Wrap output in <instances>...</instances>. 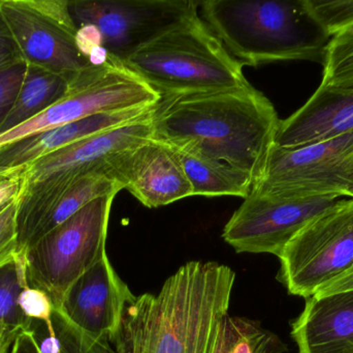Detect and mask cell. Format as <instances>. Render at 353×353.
I'll return each mask as SVG.
<instances>
[{
	"label": "cell",
	"instance_id": "6da1fadb",
	"mask_svg": "<svg viewBox=\"0 0 353 353\" xmlns=\"http://www.w3.org/2000/svg\"><path fill=\"white\" fill-rule=\"evenodd\" d=\"M236 273L214 261L185 263L157 294H134L115 335L117 353H213Z\"/></svg>",
	"mask_w": 353,
	"mask_h": 353
},
{
	"label": "cell",
	"instance_id": "7a4b0ae2",
	"mask_svg": "<svg viewBox=\"0 0 353 353\" xmlns=\"http://www.w3.org/2000/svg\"><path fill=\"white\" fill-rule=\"evenodd\" d=\"M153 139L188 149L261 180L280 120L252 85L199 95H168L151 114Z\"/></svg>",
	"mask_w": 353,
	"mask_h": 353
},
{
	"label": "cell",
	"instance_id": "3957f363",
	"mask_svg": "<svg viewBox=\"0 0 353 353\" xmlns=\"http://www.w3.org/2000/svg\"><path fill=\"white\" fill-rule=\"evenodd\" d=\"M203 22L242 66L325 59L330 39L306 0H208Z\"/></svg>",
	"mask_w": 353,
	"mask_h": 353
},
{
	"label": "cell",
	"instance_id": "277c9868",
	"mask_svg": "<svg viewBox=\"0 0 353 353\" xmlns=\"http://www.w3.org/2000/svg\"><path fill=\"white\" fill-rule=\"evenodd\" d=\"M125 64L161 97L219 93L250 85L242 64L199 12L137 50Z\"/></svg>",
	"mask_w": 353,
	"mask_h": 353
},
{
	"label": "cell",
	"instance_id": "5b68a950",
	"mask_svg": "<svg viewBox=\"0 0 353 353\" xmlns=\"http://www.w3.org/2000/svg\"><path fill=\"white\" fill-rule=\"evenodd\" d=\"M152 111L130 124L66 145L21 171L22 187L16 216L19 254L26 252L37 224L77 178L153 138Z\"/></svg>",
	"mask_w": 353,
	"mask_h": 353
},
{
	"label": "cell",
	"instance_id": "8992f818",
	"mask_svg": "<svg viewBox=\"0 0 353 353\" xmlns=\"http://www.w3.org/2000/svg\"><path fill=\"white\" fill-rule=\"evenodd\" d=\"M115 195L101 197L46 234L25 252L28 285L57 307L68 288L105 255Z\"/></svg>",
	"mask_w": 353,
	"mask_h": 353
},
{
	"label": "cell",
	"instance_id": "52a82bcc",
	"mask_svg": "<svg viewBox=\"0 0 353 353\" xmlns=\"http://www.w3.org/2000/svg\"><path fill=\"white\" fill-rule=\"evenodd\" d=\"M161 95L121 60L83 70L63 99L29 122L0 135V146L95 114L154 107Z\"/></svg>",
	"mask_w": 353,
	"mask_h": 353
},
{
	"label": "cell",
	"instance_id": "ba28073f",
	"mask_svg": "<svg viewBox=\"0 0 353 353\" xmlns=\"http://www.w3.org/2000/svg\"><path fill=\"white\" fill-rule=\"evenodd\" d=\"M278 280L292 296L308 298L353 265V199L313 218L278 256Z\"/></svg>",
	"mask_w": 353,
	"mask_h": 353
},
{
	"label": "cell",
	"instance_id": "9c48e42d",
	"mask_svg": "<svg viewBox=\"0 0 353 353\" xmlns=\"http://www.w3.org/2000/svg\"><path fill=\"white\" fill-rule=\"evenodd\" d=\"M199 4L190 0H74L70 10L77 26L97 27L103 47L125 62L137 50L199 12Z\"/></svg>",
	"mask_w": 353,
	"mask_h": 353
},
{
	"label": "cell",
	"instance_id": "30bf717a",
	"mask_svg": "<svg viewBox=\"0 0 353 353\" xmlns=\"http://www.w3.org/2000/svg\"><path fill=\"white\" fill-rule=\"evenodd\" d=\"M353 155V131L299 147L274 145L263 175L251 191L288 197L348 198L345 173Z\"/></svg>",
	"mask_w": 353,
	"mask_h": 353
},
{
	"label": "cell",
	"instance_id": "8fae6325",
	"mask_svg": "<svg viewBox=\"0 0 353 353\" xmlns=\"http://www.w3.org/2000/svg\"><path fill=\"white\" fill-rule=\"evenodd\" d=\"M343 198H303L250 191L224 226L222 238L236 253L278 257L307 223Z\"/></svg>",
	"mask_w": 353,
	"mask_h": 353
},
{
	"label": "cell",
	"instance_id": "7c38bea8",
	"mask_svg": "<svg viewBox=\"0 0 353 353\" xmlns=\"http://www.w3.org/2000/svg\"><path fill=\"white\" fill-rule=\"evenodd\" d=\"M0 10L26 64L72 83L92 66L77 47V31L45 16L29 0H1Z\"/></svg>",
	"mask_w": 353,
	"mask_h": 353
},
{
	"label": "cell",
	"instance_id": "4fadbf2b",
	"mask_svg": "<svg viewBox=\"0 0 353 353\" xmlns=\"http://www.w3.org/2000/svg\"><path fill=\"white\" fill-rule=\"evenodd\" d=\"M132 296L105 254L68 288L54 308L89 337L110 340L119 327L126 302Z\"/></svg>",
	"mask_w": 353,
	"mask_h": 353
},
{
	"label": "cell",
	"instance_id": "5bb4252c",
	"mask_svg": "<svg viewBox=\"0 0 353 353\" xmlns=\"http://www.w3.org/2000/svg\"><path fill=\"white\" fill-rule=\"evenodd\" d=\"M118 180L143 205L157 209L193 196L175 151L150 139L111 160Z\"/></svg>",
	"mask_w": 353,
	"mask_h": 353
},
{
	"label": "cell",
	"instance_id": "9a60e30c",
	"mask_svg": "<svg viewBox=\"0 0 353 353\" xmlns=\"http://www.w3.org/2000/svg\"><path fill=\"white\" fill-rule=\"evenodd\" d=\"M352 131L353 89L319 85L298 111L280 120L275 146H303L336 138Z\"/></svg>",
	"mask_w": 353,
	"mask_h": 353
},
{
	"label": "cell",
	"instance_id": "2e32d148",
	"mask_svg": "<svg viewBox=\"0 0 353 353\" xmlns=\"http://www.w3.org/2000/svg\"><path fill=\"white\" fill-rule=\"evenodd\" d=\"M292 337L299 353H353V289L306 298Z\"/></svg>",
	"mask_w": 353,
	"mask_h": 353
},
{
	"label": "cell",
	"instance_id": "e0dca14e",
	"mask_svg": "<svg viewBox=\"0 0 353 353\" xmlns=\"http://www.w3.org/2000/svg\"><path fill=\"white\" fill-rule=\"evenodd\" d=\"M154 107L95 114L2 145L0 146V180L20 173L33 162L66 145L139 120L152 111Z\"/></svg>",
	"mask_w": 353,
	"mask_h": 353
},
{
	"label": "cell",
	"instance_id": "ac0fdd59",
	"mask_svg": "<svg viewBox=\"0 0 353 353\" xmlns=\"http://www.w3.org/2000/svg\"><path fill=\"white\" fill-rule=\"evenodd\" d=\"M112 159L81 174L63 191L37 224L31 234L27 250L95 199L109 195L116 196L120 191L124 190L123 184L118 180L112 166Z\"/></svg>",
	"mask_w": 353,
	"mask_h": 353
},
{
	"label": "cell",
	"instance_id": "d6986e66",
	"mask_svg": "<svg viewBox=\"0 0 353 353\" xmlns=\"http://www.w3.org/2000/svg\"><path fill=\"white\" fill-rule=\"evenodd\" d=\"M172 147V146H170ZM186 174L193 196L246 198L253 186L249 174L188 149L172 147Z\"/></svg>",
	"mask_w": 353,
	"mask_h": 353
},
{
	"label": "cell",
	"instance_id": "ffe728a7",
	"mask_svg": "<svg viewBox=\"0 0 353 353\" xmlns=\"http://www.w3.org/2000/svg\"><path fill=\"white\" fill-rule=\"evenodd\" d=\"M70 82L59 75L27 64L18 97L0 128V135L37 117L63 99Z\"/></svg>",
	"mask_w": 353,
	"mask_h": 353
},
{
	"label": "cell",
	"instance_id": "44dd1931",
	"mask_svg": "<svg viewBox=\"0 0 353 353\" xmlns=\"http://www.w3.org/2000/svg\"><path fill=\"white\" fill-rule=\"evenodd\" d=\"M288 346L261 323L226 315L220 323L213 353H284Z\"/></svg>",
	"mask_w": 353,
	"mask_h": 353
},
{
	"label": "cell",
	"instance_id": "7402d4cb",
	"mask_svg": "<svg viewBox=\"0 0 353 353\" xmlns=\"http://www.w3.org/2000/svg\"><path fill=\"white\" fill-rule=\"evenodd\" d=\"M28 285L24 255L0 269V327L10 330L30 329L32 321L19 307L21 292Z\"/></svg>",
	"mask_w": 353,
	"mask_h": 353
},
{
	"label": "cell",
	"instance_id": "603a6c76",
	"mask_svg": "<svg viewBox=\"0 0 353 353\" xmlns=\"http://www.w3.org/2000/svg\"><path fill=\"white\" fill-rule=\"evenodd\" d=\"M321 86L353 89V25L330 39Z\"/></svg>",
	"mask_w": 353,
	"mask_h": 353
},
{
	"label": "cell",
	"instance_id": "cb8c5ba5",
	"mask_svg": "<svg viewBox=\"0 0 353 353\" xmlns=\"http://www.w3.org/2000/svg\"><path fill=\"white\" fill-rule=\"evenodd\" d=\"M54 333L59 343V353H117L108 338L95 340L79 331L54 308L52 314Z\"/></svg>",
	"mask_w": 353,
	"mask_h": 353
},
{
	"label": "cell",
	"instance_id": "d4e9b609",
	"mask_svg": "<svg viewBox=\"0 0 353 353\" xmlns=\"http://www.w3.org/2000/svg\"><path fill=\"white\" fill-rule=\"evenodd\" d=\"M306 4L330 37L353 25V0H306Z\"/></svg>",
	"mask_w": 353,
	"mask_h": 353
},
{
	"label": "cell",
	"instance_id": "484cf974",
	"mask_svg": "<svg viewBox=\"0 0 353 353\" xmlns=\"http://www.w3.org/2000/svg\"><path fill=\"white\" fill-rule=\"evenodd\" d=\"M16 216L17 199L0 209V269L18 254Z\"/></svg>",
	"mask_w": 353,
	"mask_h": 353
},
{
	"label": "cell",
	"instance_id": "4316f807",
	"mask_svg": "<svg viewBox=\"0 0 353 353\" xmlns=\"http://www.w3.org/2000/svg\"><path fill=\"white\" fill-rule=\"evenodd\" d=\"M26 68V62L21 61L0 70V128L18 97Z\"/></svg>",
	"mask_w": 353,
	"mask_h": 353
},
{
	"label": "cell",
	"instance_id": "83f0119b",
	"mask_svg": "<svg viewBox=\"0 0 353 353\" xmlns=\"http://www.w3.org/2000/svg\"><path fill=\"white\" fill-rule=\"evenodd\" d=\"M18 304L25 316L28 317L31 321H43L49 327L53 325H52L53 303L43 290L27 286L21 292Z\"/></svg>",
	"mask_w": 353,
	"mask_h": 353
},
{
	"label": "cell",
	"instance_id": "f1b7e54d",
	"mask_svg": "<svg viewBox=\"0 0 353 353\" xmlns=\"http://www.w3.org/2000/svg\"><path fill=\"white\" fill-rule=\"evenodd\" d=\"M24 61L10 27L0 10V70Z\"/></svg>",
	"mask_w": 353,
	"mask_h": 353
},
{
	"label": "cell",
	"instance_id": "f546056e",
	"mask_svg": "<svg viewBox=\"0 0 353 353\" xmlns=\"http://www.w3.org/2000/svg\"><path fill=\"white\" fill-rule=\"evenodd\" d=\"M76 44L81 53L88 59L89 55L95 48L103 46V37L97 27L93 25H83L78 27Z\"/></svg>",
	"mask_w": 353,
	"mask_h": 353
},
{
	"label": "cell",
	"instance_id": "4dcf8cb0",
	"mask_svg": "<svg viewBox=\"0 0 353 353\" xmlns=\"http://www.w3.org/2000/svg\"><path fill=\"white\" fill-rule=\"evenodd\" d=\"M21 187H22L21 172L0 180V209L18 198Z\"/></svg>",
	"mask_w": 353,
	"mask_h": 353
},
{
	"label": "cell",
	"instance_id": "1f68e13d",
	"mask_svg": "<svg viewBox=\"0 0 353 353\" xmlns=\"http://www.w3.org/2000/svg\"><path fill=\"white\" fill-rule=\"evenodd\" d=\"M10 353H41L32 333L29 330L22 331L12 343Z\"/></svg>",
	"mask_w": 353,
	"mask_h": 353
},
{
	"label": "cell",
	"instance_id": "d6a6232c",
	"mask_svg": "<svg viewBox=\"0 0 353 353\" xmlns=\"http://www.w3.org/2000/svg\"><path fill=\"white\" fill-rule=\"evenodd\" d=\"M353 289V265L347 271L336 278L331 283L327 284L325 287L321 288L315 294H330L336 292H345V290Z\"/></svg>",
	"mask_w": 353,
	"mask_h": 353
},
{
	"label": "cell",
	"instance_id": "836d02e7",
	"mask_svg": "<svg viewBox=\"0 0 353 353\" xmlns=\"http://www.w3.org/2000/svg\"><path fill=\"white\" fill-rule=\"evenodd\" d=\"M21 332H22L21 330H12L3 338L0 339V353H10L12 343H14V340Z\"/></svg>",
	"mask_w": 353,
	"mask_h": 353
},
{
	"label": "cell",
	"instance_id": "e575fe53",
	"mask_svg": "<svg viewBox=\"0 0 353 353\" xmlns=\"http://www.w3.org/2000/svg\"><path fill=\"white\" fill-rule=\"evenodd\" d=\"M345 186L348 198L353 199V155L346 169Z\"/></svg>",
	"mask_w": 353,
	"mask_h": 353
},
{
	"label": "cell",
	"instance_id": "d590c367",
	"mask_svg": "<svg viewBox=\"0 0 353 353\" xmlns=\"http://www.w3.org/2000/svg\"><path fill=\"white\" fill-rule=\"evenodd\" d=\"M10 331H12V330L6 329V327H0V339L3 338ZM21 331H22V330H21Z\"/></svg>",
	"mask_w": 353,
	"mask_h": 353
},
{
	"label": "cell",
	"instance_id": "8d00e7d4",
	"mask_svg": "<svg viewBox=\"0 0 353 353\" xmlns=\"http://www.w3.org/2000/svg\"><path fill=\"white\" fill-rule=\"evenodd\" d=\"M0 3H1V0H0Z\"/></svg>",
	"mask_w": 353,
	"mask_h": 353
}]
</instances>
